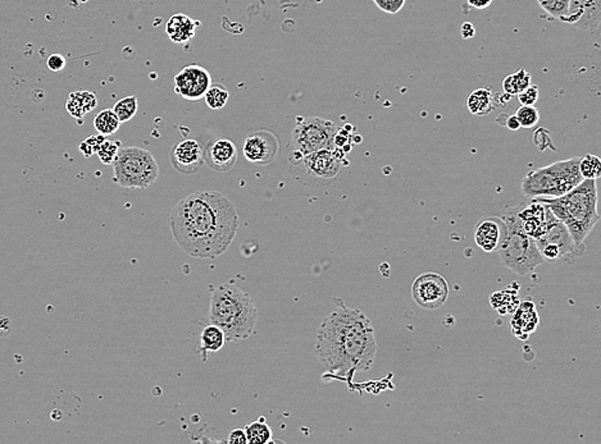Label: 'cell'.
Listing matches in <instances>:
<instances>
[{"mask_svg": "<svg viewBox=\"0 0 601 444\" xmlns=\"http://www.w3.org/2000/svg\"><path fill=\"white\" fill-rule=\"evenodd\" d=\"M340 127L319 117L297 118L291 133V154L289 161L296 166L308 154L323 148H334V138Z\"/></svg>", "mask_w": 601, "mask_h": 444, "instance_id": "obj_8", "label": "cell"}, {"mask_svg": "<svg viewBox=\"0 0 601 444\" xmlns=\"http://www.w3.org/2000/svg\"><path fill=\"white\" fill-rule=\"evenodd\" d=\"M531 85V75L526 69H519L515 73L508 75L503 79L504 94L509 96H517L521 91Z\"/></svg>", "mask_w": 601, "mask_h": 444, "instance_id": "obj_25", "label": "cell"}, {"mask_svg": "<svg viewBox=\"0 0 601 444\" xmlns=\"http://www.w3.org/2000/svg\"><path fill=\"white\" fill-rule=\"evenodd\" d=\"M539 324H540V315L532 301L526 300L518 304L511 322L513 335L519 339H526L537 329Z\"/></svg>", "mask_w": 601, "mask_h": 444, "instance_id": "obj_19", "label": "cell"}, {"mask_svg": "<svg viewBox=\"0 0 601 444\" xmlns=\"http://www.w3.org/2000/svg\"><path fill=\"white\" fill-rule=\"evenodd\" d=\"M508 300H518V296H517V292L514 291L512 292L511 289L508 291V289H504L502 292H496V293H493V296H491V305H493V309H496L500 314H509V313H512V310H514L515 307L512 306L511 304H508Z\"/></svg>", "mask_w": 601, "mask_h": 444, "instance_id": "obj_32", "label": "cell"}, {"mask_svg": "<svg viewBox=\"0 0 601 444\" xmlns=\"http://www.w3.org/2000/svg\"><path fill=\"white\" fill-rule=\"evenodd\" d=\"M226 342L225 332L216 324H210L206 326L201 332L199 354L203 355V358L206 361L208 354H216L218 351H221Z\"/></svg>", "mask_w": 601, "mask_h": 444, "instance_id": "obj_22", "label": "cell"}, {"mask_svg": "<svg viewBox=\"0 0 601 444\" xmlns=\"http://www.w3.org/2000/svg\"><path fill=\"white\" fill-rule=\"evenodd\" d=\"M539 5L552 18L562 21L569 7V0H537Z\"/></svg>", "mask_w": 601, "mask_h": 444, "instance_id": "obj_30", "label": "cell"}, {"mask_svg": "<svg viewBox=\"0 0 601 444\" xmlns=\"http://www.w3.org/2000/svg\"><path fill=\"white\" fill-rule=\"evenodd\" d=\"M580 157L555 161L548 167L526 174L521 183L523 195L528 200L536 198H559L581 182Z\"/></svg>", "mask_w": 601, "mask_h": 444, "instance_id": "obj_6", "label": "cell"}, {"mask_svg": "<svg viewBox=\"0 0 601 444\" xmlns=\"http://www.w3.org/2000/svg\"><path fill=\"white\" fill-rule=\"evenodd\" d=\"M98 99L94 92L90 91H75L69 94L66 103V109L73 118L81 119L85 114L97 108Z\"/></svg>", "mask_w": 601, "mask_h": 444, "instance_id": "obj_21", "label": "cell"}, {"mask_svg": "<svg viewBox=\"0 0 601 444\" xmlns=\"http://www.w3.org/2000/svg\"><path fill=\"white\" fill-rule=\"evenodd\" d=\"M449 296V285L441 274L427 272L414 279L412 286L413 301L424 310H436L443 306Z\"/></svg>", "mask_w": 601, "mask_h": 444, "instance_id": "obj_11", "label": "cell"}, {"mask_svg": "<svg viewBox=\"0 0 601 444\" xmlns=\"http://www.w3.org/2000/svg\"><path fill=\"white\" fill-rule=\"evenodd\" d=\"M517 96L521 105H535L540 98V89L536 85H530L527 89L521 91Z\"/></svg>", "mask_w": 601, "mask_h": 444, "instance_id": "obj_34", "label": "cell"}, {"mask_svg": "<svg viewBox=\"0 0 601 444\" xmlns=\"http://www.w3.org/2000/svg\"><path fill=\"white\" fill-rule=\"evenodd\" d=\"M171 232L185 254L216 259L236 237L240 219L230 198L218 191H197L178 201L169 216Z\"/></svg>", "mask_w": 601, "mask_h": 444, "instance_id": "obj_1", "label": "cell"}, {"mask_svg": "<svg viewBox=\"0 0 601 444\" xmlns=\"http://www.w3.org/2000/svg\"><path fill=\"white\" fill-rule=\"evenodd\" d=\"M552 216V210L546 204L535 198H531L528 204L519 205L517 210V217L521 222L523 232L535 241L545 233Z\"/></svg>", "mask_w": 601, "mask_h": 444, "instance_id": "obj_15", "label": "cell"}, {"mask_svg": "<svg viewBox=\"0 0 601 444\" xmlns=\"http://www.w3.org/2000/svg\"><path fill=\"white\" fill-rule=\"evenodd\" d=\"M461 34H462L463 39H472L476 34L474 25L471 22H464L462 25V29H461Z\"/></svg>", "mask_w": 601, "mask_h": 444, "instance_id": "obj_39", "label": "cell"}, {"mask_svg": "<svg viewBox=\"0 0 601 444\" xmlns=\"http://www.w3.org/2000/svg\"><path fill=\"white\" fill-rule=\"evenodd\" d=\"M514 116L518 119V122L521 125V129L535 127L539 123V120H540V112L537 110V108H535L533 105H522V107H519V108L517 109Z\"/></svg>", "mask_w": 601, "mask_h": 444, "instance_id": "obj_31", "label": "cell"}, {"mask_svg": "<svg viewBox=\"0 0 601 444\" xmlns=\"http://www.w3.org/2000/svg\"><path fill=\"white\" fill-rule=\"evenodd\" d=\"M227 442L231 444L247 443L245 430H244V429H235V430H232V432H231V433L228 434V438H227Z\"/></svg>", "mask_w": 601, "mask_h": 444, "instance_id": "obj_38", "label": "cell"}, {"mask_svg": "<svg viewBox=\"0 0 601 444\" xmlns=\"http://www.w3.org/2000/svg\"><path fill=\"white\" fill-rule=\"evenodd\" d=\"M121 148L122 146H121L119 141H109L107 138H104L103 142L99 145L97 154H98L99 159H100L101 163L112 164L113 160L117 157L119 148Z\"/></svg>", "mask_w": 601, "mask_h": 444, "instance_id": "obj_33", "label": "cell"}, {"mask_svg": "<svg viewBox=\"0 0 601 444\" xmlns=\"http://www.w3.org/2000/svg\"><path fill=\"white\" fill-rule=\"evenodd\" d=\"M113 112L119 117L121 123L131 120L138 113V98L131 95V96H126V98L119 100L114 104Z\"/></svg>", "mask_w": 601, "mask_h": 444, "instance_id": "obj_28", "label": "cell"}, {"mask_svg": "<svg viewBox=\"0 0 601 444\" xmlns=\"http://www.w3.org/2000/svg\"><path fill=\"white\" fill-rule=\"evenodd\" d=\"M505 118H506V122L504 125L506 129H509L511 131H518L521 129V125L515 116H505Z\"/></svg>", "mask_w": 601, "mask_h": 444, "instance_id": "obj_41", "label": "cell"}, {"mask_svg": "<svg viewBox=\"0 0 601 444\" xmlns=\"http://www.w3.org/2000/svg\"><path fill=\"white\" fill-rule=\"evenodd\" d=\"M209 319L225 332L227 342H238L254 333L258 309L247 291L234 283H225L212 293Z\"/></svg>", "mask_w": 601, "mask_h": 444, "instance_id": "obj_4", "label": "cell"}, {"mask_svg": "<svg viewBox=\"0 0 601 444\" xmlns=\"http://www.w3.org/2000/svg\"><path fill=\"white\" fill-rule=\"evenodd\" d=\"M104 138H106V136H101V135L90 136L89 138H86V140L79 145V150H81L86 157H90L91 154L97 153L99 145L103 142Z\"/></svg>", "mask_w": 601, "mask_h": 444, "instance_id": "obj_35", "label": "cell"}, {"mask_svg": "<svg viewBox=\"0 0 601 444\" xmlns=\"http://www.w3.org/2000/svg\"><path fill=\"white\" fill-rule=\"evenodd\" d=\"M467 1L471 7H474L476 10H486L493 3V0H467Z\"/></svg>", "mask_w": 601, "mask_h": 444, "instance_id": "obj_40", "label": "cell"}, {"mask_svg": "<svg viewBox=\"0 0 601 444\" xmlns=\"http://www.w3.org/2000/svg\"><path fill=\"white\" fill-rule=\"evenodd\" d=\"M228 98H230L228 90L221 83H214V85L212 83L204 95L208 107L213 110L223 108L228 101Z\"/></svg>", "mask_w": 601, "mask_h": 444, "instance_id": "obj_27", "label": "cell"}, {"mask_svg": "<svg viewBox=\"0 0 601 444\" xmlns=\"http://www.w3.org/2000/svg\"><path fill=\"white\" fill-rule=\"evenodd\" d=\"M467 108L474 116H485L493 110V96L487 88L474 90L467 96Z\"/></svg>", "mask_w": 601, "mask_h": 444, "instance_id": "obj_23", "label": "cell"}, {"mask_svg": "<svg viewBox=\"0 0 601 444\" xmlns=\"http://www.w3.org/2000/svg\"><path fill=\"white\" fill-rule=\"evenodd\" d=\"M47 66L53 72H60L66 67V60L60 54H51L47 60Z\"/></svg>", "mask_w": 601, "mask_h": 444, "instance_id": "obj_37", "label": "cell"}, {"mask_svg": "<svg viewBox=\"0 0 601 444\" xmlns=\"http://www.w3.org/2000/svg\"><path fill=\"white\" fill-rule=\"evenodd\" d=\"M121 122L113 109H104L94 119V127L101 136H112L119 129Z\"/></svg>", "mask_w": 601, "mask_h": 444, "instance_id": "obj_26", "label": "cell"}, {"mask_svg": "<svg viewBox=\"0 0 601 444\" xmlns=\"http://www.w3.org/2000/svg\"><path fill=\"white\" fill-rule=\"evenodd\" d=\"M113 181L125 188H148L159 177V166L153 154L138 146H122L112 163Z\"/></svg>", "mask_w": 601, "mask_h": 444, "instance_id": "obj_7", "label": "cell"}, {"mask_svg": "<svg viewBox=\"0 0 601 444\" xmlns=\"http://www.w3.org/2000/svg\"><path fill=\"white\" fill-rule=\"evenodd\" d=\"M536 245L543 260L549 261H555L561 257L572 261L573 259L582 257L585 254L574 245L568 229L564 227L562 222H559L555 216H552L549 220L545 233L539 239H536Z\"/></svg>", "mask_w": 601, "mask_h": 444, "instance_id": "obj_10", "label": "cell"}, {"mask_svg": "<svg viewBox=\"0 0 601 444\" xmlns=\"http://www.w3.org/2000/svg\"><path fill=\"white\" fill-rule=\"evenodd\" d=\"M502 218H483L474 228V242L485 252H493L503 236Z\"/></svg>", "mask_w": 601, "mask_h": 444, "instance_id": "obj_18", "label": "cell"}, {"mask_svg": "<svg viewBox=\"0 0 601 444\" xmlns=\"http://www.w3.org/2000/svg\"><path fill=\"white\" fill-rule=\"evenodd\" d=\"M578 169L583 179H598L601 176V161L596 155L587 154L580 159Z\"/></svg>", "mask_w": 601, "mask_h": 444, "instance_id": "obj_29", "label": "cell"}, {"mask_svg": "<svg viewBox=\"0 0 601 444\" xmlns=\"http://www.w3.org/2000/svg\"><path fill=\"white\" fill-rule=\"evenodd\" d=\"M236 145L228 138H214L204 148V160L214 172H228L236 164Z\"/></svg>", "mask_w": 601, "mask_h": 444, "instance_id": "obj_17", "label": "cell"}, {"mask_svg": "<svg viewBox=\"0 0 601 444\" xmlns=\"http://www.w3.org/2000/svg\"><path fill=\"white\" fill-rule=\"evenodd\" d=\"M316 354L327 374L350 382L373 365L377 342L372 322L362 310L337 300L318 329Z\"/></svg>", "mask_w": 601, "mask_h": 444, "instance_id": "obj_2", "label": "cell"}, {"mask_svg": "<svg viewBox=\"0 0 601 444\" xmlns=\"http://www.w3.org/2000/svg\"><path fill=\"white\" fill-rule=\"evenodd\" d=\"M345 153L341 148H323L308 154L294 167H299L308 185L326 186L339 177Z\"/></svg>", "mask_w": 601, "mask_h": 444, "instance_id": "obj_9", "label": "cell"}, {"mask_svg": "<svg viewBox=\"0 0 601 444\" xmlns=\"http://www.w3.org/2000/svg\"><path fill=\"white\" fill-rule=\"evenodd\" d=\"M169 160L173 168L180 173L195 174L206 163L204 146L194 138L182 140L171 150Z\"/></svg>", "mask_w": 601, "mask_h": 444, "instance_id": "obj_14", "label": "cell"}, {"mask_svg": "<svg viewBox=\"0 0 601 444\" xmlns=\"http://www.w3.org/2000/svg\"><path fill=\"white\" fill-rule=\"evenodd\" d=\"M376 5L381 10L390 14H396L404 7L405 0H373Z\"/></svg>", "mask_w": 601, "mask_h": 444, "instance_id": "obj_36", "label": "cell"}, {"mask_svg": "<svg viewBox=\"0 0 601 444\" xmlns=\"http://www.w3.org/2000/svg\"><path fill=\"white\" fill-rule=\"evenodd\" d=\"M200 27L199 21L193 20L184 13L171 16L166 23V34L173 44H188L195 38L197 30Z\"/></svg>", "mask_w": 601, "mask_h": 444, "instance_id": "obj_20", "label": "cell"}, {"mask_svg": "<svg viewBox=\"0 0 601 444\" xmlns=\"http://www.w3.org/2000/svg\"><path fill=\"white\" fill-rule=\"evenodd\" d=\"M278 153L280 141L269 129H258L249 133L243 145V154L247 161L259 166L272 163Z\"/></svg>", "mask_w": 601, "mask_h": 444, "instance_id": "obj_12", "label": "cell"}, {"mask_svg": "<svg viewBox=\"0 0 601 444\" xmlns=\"http://www.w3.org/2000/svg\"><path fill=\"white\" fill-rule=\"evenodd\" d=\"M535 200L549 207L555 218L568 229L574 245L585 252V239L600 220L596 179H582L577 186L559 198Z\"/></svg>", "mask_w": 601, "mask_h": 444, "instance_id": "obj_3", "label": "cell"}, {"mask_svg": "<svg viewBox=\"0 0 601 444\" xmlns=\"http://www.w3.org/2000/svg\"><path fill=\"white\" fill-rule=\"evenodd\" d=\"M212 85V76L207 69L190 64L175 76V91L181 98L190 101L203 99Z\"/></svg>", "mask_w": 601, "mask_h": 444, "instance_id": "obj_13", "label": "cell"}, {"mask_svg": "<svg viewBox=\"0 0 601 444\" xmlns=\"http://www.w3.org/2000/svg\"><path fill=\"white\" fill-rule=\"evenodd\" d=\"M517 210L518 207H512L502 218L503 236L496 250L504 267L518 276H527L543 264L545 260L537 248L536 241L523 232Z\"/></svg>", "mask_w": 601, "mask_h": 444, "instance_id": "obj_5", "label": "cell"}, {"mask_svg": "<svg viewBox=\"0 0 601 444\" xmlns=\"http://www.w3.org/2000/svg\"><path fill=\"white\" fill-rule=\"evenodd\" d=\"M601 20V0H569V7L562 22L581 30L596 31Z\"/></svg>", "mask_w": 601, "mask_h": 444, "instance_id": "obj_16", "label": "cell"}, {"mask_svg": "<svg viewBox=\"0 0 601 444\" xmlns=\"http://www.w3.org/2000/svg\"><path fill=\"white\" fill-rule=\"evenodd\" d=\"M244 430L247 434V443L265 444L271 442L272 439V429L263 417L247 424Z\"/></svg>", "mask_w": 601, "mask_h": 444, "instance_id": "obj_24", "label": "cell"}]
</instances>
